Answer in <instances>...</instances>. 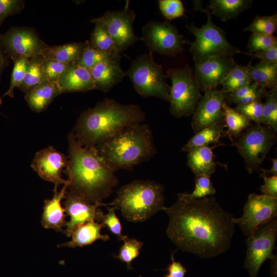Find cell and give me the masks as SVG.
Segmentation results:
<instances>
[{"mask_svg": "<svg viewBox=\"0 0 277 277\" xmlns=\"http://www.w3.org/2000/svg\"><path fill=\"white\" fill-rule=\"evenodd\" d=\"M163 210L169 217L167 234L181 250L208 259L229 248L234 217L214 197L187 200L177 196L171 206Z\"/></svg>", "mask_w": 277, "mask_h": 277, "instance_id": "1", "label": "cell"}, {"mask_svg": "<svg viewBox=\"0 0 277 277\" xmlns=\"http://www.w3.org/2000/svg\"><path fill=\"white\" fill-rule=\"evenodd\" d=\"M68 165L65 170L67 191L92 203L108 197L118 183L113 171L99 154L95 146L82 145L72 133L68 136Z\"/></svg>", "mask_w": 277, "mask_h": 277, "instance_id": "2", "label": "cell"}, {"mask_svg": "<svg viewBox=\"0 0 277 277\" xmlns=\"http://www.w3.org/2000/svg\"><path fill=\"white\" fill-rule=\"evenodd\" d=\"M145 117L138 105L107 98L82 113L71 133L82 145L96 146L125 128L143 123Z\"/></svg>", "mask_w": 277, "mask_h": 277, "instance_id": "3", "label": "cell"}, {"mask_svg": "<svg viewBox=\"0 0 277 277\" xmlns=\"http://www.w3.org/2000/svg\"><path fill=\"white\" fill-rule=\"evenodd\" d=\"M95 147L114 171L130 170L148 161L156 152L151 129L143 123L125 128Z\"/></svg>", "mask_w": 277, "mask_h": 277, "instance_id": "4", "label": "cell"}, {"mask_svg": "<svg viewBox=\"0 0 277 277\" xmlns=\"http://www.w3.org/2000/svg\"><path fill=\"white\" fill-rule=\"evenodd\" d=\"M164 188L154 181L136 180L122 186L108 205L119 209L128 221L143 222L163 210Z\"/></svg>", "mask_w": 277, "mask_h": 277, "instance_id": "5", "label": "cell"}, {"mask_svg": "<svg viewBox=\"0 0 277 277\" xmlns=\"http://www.w3.org/2000/svg\"><path fill=\"white\" fill-rule=\"evenodd\" d=\"M204 12L207 14V21L205 25L197 27L192 22L187 26L189 32L195 36L193 42L185 41V44L190 45L189 51L194 63L211 57H233L236 54L243 53V51L228 42L225 31L213 23L208 10H204Z\"/></svg>", "mask_w": 277, "mask_h": 277, "instance_id": "6", "label": "cell"}, {"mask_svg": "<svg viewBox=\"0 0 277 277\" xmlns=\"http://www.w3.org/2000/svg\"><path fill=\"white\" fill-rule=\"evenodd\" d=\"M127 75L136 92L144 97H156L168 101L170 86L161 65L155 62L149 52L136 57L131 63Z\"/></svg>", "mask_w": 277, "mask_h": 277, "instance_id": "7", "label": "cell"}, {"mask_svg": "<svg viewBox=\"0 0 277 277\" xmlns=\"http://www.w3.org/2000/svg\"><path fill=\"white\" fill-rule=\"evenodd\" d=\"M166 75L171 81L168 100L171 114L176 118L192 115L202 96L193 70L186 65L168 69Z\"/></svg>", "mask_w": 277, "mask_h": 277, "instance_id": "8", "label": "cell"}, {"mask_svg": "<svg viewBox=\"0 0 277 277\" xmlns=\"http://www.w3.org/2000/svg\"><path fill=\"white\" fill-rule=\"evenodd\" d=\"M275 133L269 126L251 125L233 142L243 157L249 173L259 170L276 141Z\"/></svg>", "mask_w": 277, "mask_h": 277, "instance_id": "9", "label": "cell"}, {"mask_svg": "<svg viewBox=\"0 0 277 277\" xmlns=\"http://www.w3.org/2000/svg\"><path fill=\"white\" fill-rule=\"evenodd\" d=\"M277 235L276 217L261 226L252 235L247 237V250L244 266L250 277H258L262 265L274 254Z\"/></svg>", "mask_w": 277, "mask_h": 277, "instance_id": "10", "label": "cell"}, {"mask_svg": "<svg viewBox=\"0 0 277 277\" xmlns=\"http://www.w3.org/2000/svg\"><path fill=\"white\" fill-rule=\"evenodd\" d=\"M142 34L141 39L151 52L174 56L183 50V36L168 21L149 22L143 27Z\"/></svg>", "mask_w": 277, "mask_h": 277, "instance_id": "11", "label": "cell"}, {"mask_svg": "<svg viewBox=\"0 0 277 277\" xmlns=\"http://www.w3.org/2000/svg\"><path fill=\"white\" fill-rule=\"evenodd\" d=\"M277 197L251 193L243 208L241 217L234 218L247 237L253 234L261 226L276 217Z\"/></svg>", "mask_w": 277, "mask_h": 277, "instance_id": "12", "label": "cell"}, {"mask_svg": "<svg viewBox=\"0 0 277 277\" xmlns=\"http://www.w3.org/2000/svg\"><path fill=\"white\" fill-rule=\"evenodd\" d=\"M3 49L13 61L25 58L30 59L43 56L49 46L42 41L31 29L13 27L1 35Z\"/></svg>", "mask_w": 277, "mask_h": 277, "instance_id": "13", "label": "cell"}, {"mask_svg": "<svg viewBox=\"0 0 277 277\" xmlns=\"http://www.w3.org/2000/svg\"><path fill=\"white\" fill-rule=\"evenodd\" d=\"M135 17L134 12L129 8V1H127L123 9L106 11L102 16L94 19L104 25L121 53L141 39L133 31Z\"/></svg>", "mask_w": 277, "mask_h": 277, "instance_id": "14", "label": "cell"}, {"mask_svg": "<svg viewBox=\"0 0 277 277\" xmlns=\"http://www.w3.org/2000/svg\"><path fill=\"white\" fill-rule=\"evenodd\" d=\"M227 94L217 89L204 92L192 114L191 126L194 133L224 122V106Z\"/></svg>", "mask_w": 277, "mask_h": 277, "instance_id": "15", "label": "cell"}, {"mask_svg": "<svg viewBox=\"0 0 277 277\" xmlns=\"http://www.w3.org/2000/svg\"><path fill=\"white\" fill-rule=\"evenodd\" d=\"M235 63L229 56L211 57L194 63L193 74L200 89L205 92L217 89Z\"/></svg>", "mask_w": 277, "mask_h": 277, "instance_id": "16", "label": "cell"}, {"mask_svg": "<svg viewBox=\"0 0 277 277\" xmlns=\"http://www.w3.org/2000/svg\"><path fill=\"white\" fill-rule=\"evenodd\" d=\"M64 199L65 213L70 216L64 231L68 236H70L73 229L79 225L91 221H101L104 213L99 207L108 205L90 203L83 197L67 190Z\"/></svg>", "mask_w": 277, "mask_h": 277, "instance_id": "17", "label": "cell"}, {"mask_svg": "<svg viewBox=\"0 0 277 277\" xmlns=\"http://www.w3.org/2000/svg\"><path fill=\"white\" fill-rule=\"evenodd\" d=\"M68 165V158L49 146L36 152L31 166L41 178L53 183L55 190L60 185L68 182L62 177V172Z\"/></svg>", "mask_w": 277, "mask_h": 277, "instance_id": "18", "label": "cell"}, {"mask_svg": "<svg viewBox=\"0 0 277 277\" xmlns=\"http://www.w3.org/2000/svg\"><path fill=\"white\" fill-rule=\"evenodd\" d=\"M121 54L111 56L89 70L96 89L107 92L123 80L126 72L121 67Z\"/></svg>", "mask_w": 277, "mask_h": 277, "instance_id": "19", "label": "cell"}, {"mask_svg": "<svg viewBox=\"0 0 277 277\" xmlns=\"http://www.w3.org/2000/svg\"><path fill=\"white\" fill-rule=\"evenodd\" d=\"M57 83L63 93L86 92L96 89L89 70L75 63L68 65Z\"/></svg>", "mask_w": 277, "mask_h": 277, "instance_id": "20", "label": "cell"}, {"mask_svg": "<svg viewBox=\"0 0 277 277\" xmlns=\"http://www.w3.org/2000/svg\"><path fill=\"white\" fill-rule=\"evenodd\" d=\"M69 181L64 185L62 189L54 191V195L50 200L44 202L41 224L43 227L53 229L57 231H62L63 227L66 226L65 211L61 205L62 200L65 198Z\"/></svg>", "mask_w": 277, "mask_h": 277, "instance_id": "21", "label": "cell"}, {"mask_svg": "<svg viewBox=\"0 0 277 277\" xmlns=\"http://www.w3.org/2000/svg\"><path fill=\"white\" fill-rule=\"evenodd\" d=\"M221 145L223 144L197 147L187 152V165L195 176H210L215 171L217 164L212 150Z\"/></svg>", "mask_w": 277, "mask_h": 277, "instance_id": "22", "label": "cell"}, {"mask_svg": "<svg viewBox=\"0 0 277 277\" xmlns=\"http://www.w3.org/2000/svg\"><path fill=\"white\" fill-rule=\"evenodd\" d=\"M61 93L63 92L57 82L46 79L26 93L25 99L31 110L40 112L45 110L54 98Z\"/></svg>", "mask_w": 277, "mask_h": 277, "instance_id": "23", "label": "cell"}, {"mask_svg": "<svg viewBox=\"0 0 277 277\" xmlns=\"http://www.w3.org/2000/svg\"><path fill=\"white\" fill-rule=\"evenodd\" d=\"M103 227L102 223L93 221L87 222L76 227L71 234V240L60 246L74 248L91 245L97 240L107 241L110 237L101 234Z\"/></svg>", "mask_w": 277, "mask_h": 277, "instance_id": "24", "label": "cell"}, {"mask_svg": "<svg viewBox=\"0 0 277 277\" xmlns=\"http://www.w3.org/2000/svg\"><path fill=\"white\" fill-rule=\"evenodd\" d=\"M252 0H211L208 11L221 21L225 22L236 18L251 6Z\"/></svg>", "mask_w": 277, "mask_h": 277, "instance_id": "25", "label": "cell"}, {"mask_svg": "<svg viewBox=\"0 0 277 277\" xmlns=\"http://www.w3.org/2000/svg\"><path fill=\"white\" fill-rule=\"evenodd\" d=\"M224 122L205 128L195 133L182 148V151L188 152L193 148L209 146L211 144H220L219 140L225 135Z\"/></svg>", "mask_w": 277, "mask_h": 277, "instance_id": "26", "label": "cell"}, {"mask_svg": "<svg viewBox=\"0 0 277 277\" xmlns=\"http://www.w3.org/2000/svg\"><path fill=\"white\" fill-rule=\"evenodd\" d=\"M85 43H71L65 45L48 46L45 50L43 57L58 62L70 65L75 63L80 58Z\"/></svg>", "mask_w": 277, "mask_h": 277, "instance_id": "27", "label": "cell"}, {"mask_svg": "<svg viewBox=\"0 0 277 277\" xmlns=\"http://www.w3.org/2000/svg\"><path fill=\"white\" fill-rule=\"evenodd\" d=\"M224 122L227 128L225 135L233 142L251 125V122L248 118L226 103L224 106Z\"/></svg>", "mask_w": 277, "mask_h": 277, "instance_id": "28", "label": "cell"}, {"mask_svg": "<svg viewBox=\"0 0 277 277\" xmlns=\"http://www.w3.org/2000/svg\"><path fill=\"white\" fill-rule=\"evenodd\" d=\"M252 82L264 85L270 90L277 88V63H260L248 64Z\"/></svg>", "mask_w": 277, "mask_h": 277, "instance_id": "29", "label": "cell"}, {"mask_svg": "<svg viewBox=\"0 0 277 277\" xmlns=\"http://www.w3.org/2000/svg\"><path fill=\"white\" fill-rule=\"evenodd\" d=\"M95 24L91 34L89 43L94 48L110 55L120 54L115 43L104 25L93 18L90 21Z\"/></svg>", "mask_w": 277, "mask_h": 277, "instance_id": "30", "label": "cell"}, {"mask_svg": "<svg viewBox=\"0 0 277 277\" xmlns=\"http://www.w3.org/2000/svg\"><path fill=\"white\" fill-rule=\"evenodd\" d=\"M44 60L43 56L29 60L25 78L19 88L25 93L46 80L43 66Z\"/></svg>", "mask_w": 277, "mask_h": 277, "instance_id": "31", "label": "cell"}, {"mask_svg": "<svg viewBox=\"0 0 277 277\" xmlns=\"http://www.w3.org/2000/svg\"><path fill=\"white\" fill-rule=\"evenodd\" d=\"M252 83L248 65L244 66L235 63L222 83L221 90L228 94Z\"/></svg>", "mask_w": 277, "mask_h": 277, "instance_id": "32", "label": "cell"}, {"mask_svg": "<svg viewBox=\"0 0 277 277\" xmlns=\"http://www.w3.org/2000/svg\"><path fill=\"white\" fill-rule=\"evenodd\" d=\"M263 103L261 124L269 126L277 131V88L266 92Z\"/></svg>", "mask_w": 277, "mask_h": 277, "instance_id": "33", "label": "cell"}, {"mask_svg": "<svg viewBox=\"0 0 277 277\" xmlns=\"http://www.w3.org/2000/svg\"><path fill=\"white\" fill-rule=\"evenodd\" d=\"M216 189L210 180V176L201 175L196 176L195 187L191 193H179L177 196L187 200H196L212 196L216 193Z\"/></svg>", "mask_w": 277, "mask_h": 277, "instance_id": "34", "label": "cell"}, {"mask_svg": "<svg viewBox=\"0 0 277 277\" xmlns=\"http://www.w3.org/2000/svg\"><path fill=\"white\" fill-rule=\"evenodd\" d=\"M277 30V15H256L252 22L244 29L252 33L273 35Z\"/></svg>", "mask_w": 277, "mask_h": 277, "instance_id": "35", "label": "cell"}, {"mask_svg": "<svg viewBox=\"0 0 277 277\" xmlns=\"http://www.w3.org/2000/svg\"><path fill=\"white\" fill-rule=\"evenodd\" d=\"M117 55H110L100 51L93 47L89 41H86L81 56L75 64L89 70L100 62Z\"/></svg>", "mask_w": 277, "mask_h": 277, "instance_id": "36", "label": "cell"}, {"mask_svg": "<svg viewBox=\"0 0 277 277\" xmlns=\"http://www.w3.org/2000/svg\"><path fill=\"white\" fill-rule=\"evenodd\" d=\"M124 242L118 255H114V258L126 263L127 269L130 270L132 269V262L139 255L143 243L135 239H129L128 237Z\"/></svg>", "mask_w": 277, "mask_h": 277, "instance_id": "37", "label": "cell"}, {"mask_svg": "<svg viewBox=\"0 0 277 277\" xmlns=\"http://www.w3.org/2000/svg\"><path fill=\"white\" fill-rule=\"evenodd\" d=\"M29 60L19 58L13 61L14 66L11 74L10 87L3 97L5 95H8L11 97L14 96V89L16 88H19L24 81Z\"/></svg>", "mask_w": 277, "mask_h": 277, "instance_id": "38", "label": "cell"}, {"mask_svg": "<svg viewBox=\"0 0 277 277\" xmlns=\"http://www.w3.org/2000/svg\"><path fill=\"white\" fill-rule=\"evenodd\" d=\"M277 45V38L273 35L252 33L247 44V52L265 50Z\"/></svg>", "mask_w": 277, "mask_h": 277, "instance_id": "39", "label": "cell"}, {"mask_svg": "<svg viewBox=\"0 0 277 277\" xmlns=\"http://www.w3.org/2000/svg\"><path fill=\"white\" fill-rule=\"evenodd\" d=\"M159 8L164 17L169 21L185 15V9L180 0H159Z\"/></svg>", "mask_w": 277, "mask_h": 277, "instance_id": "40", "label": "cell"}, {"mask_svg": "<svg viewBox=\"0 0 277 277\" xmlns=\"http://www.w3.org/2000/svg\"><path fill=\"white\" fill-rule=\"evenodd\" d=\"M263 103L258 100L245 105H239L234 108L255 124H261Z\"/></svg>", "mask_w": 277, "mask_h": 277, "instance_id": "41", "label": "cell"}, {"mask_svg": "<svg viewBox=\"0 0 277 277\" xmlns=\"http://www.w3.org/2000/svg\"><path fill=\"white\" fill-rule=\"evenodd\" d=\"M108 212L104 214L102 219V224L104 227H107L111 233L115 234L118 241H124L128 238L122 233V227L120 221L115 214V209L113 208H108Z\"/></svg>", "mask_w": 277, "mask_h": 277, "instance_id": "42", "label": "cell"}, {"mask_svg": "<svg viewBox=\"0 0 277 277\" xmlns=\"http://www.w3.org/2000/svg\"><path fill=\"white\" fill-rule=\"evenodd\" d=\"M68 65L53 60L45 59L43 66L46 79L51 82H57Z\"/></svg>", "mask_w": 277, "mask_h": 277, "instance_id": "43", "label": "cell"}, {"mask_svg": "<svg viewBox=\"0 0 277 277\" xmlns=\"http://www.w3.org/2000/svg\"><path fill=\"white\" fill-rule=\"evenodd\" d=\"M24 2L18 0H0V26L9 16L19 12L23 8Z\"/></svg>", "mask_w": 277, "mask_h": 277, "instance_id": "44", "label": "cell"}, {"mask_svg": "<svg viewBox=\"0 0 277 277\" xmlns=\"http://www.w3.org/2000/svg\"><path fill=\"white\" fill-rule=\"evenodd\" d=\"M260 85V84L252 82L249 85L233 90L227 94L225 100L226 103L227 105L235 104L237 105L242 98L257 90Z\"/></svg>", "mask_w": 277, "mask_h": 277, "instance_id": "45", "label": "cell"}, {"mask_svg": "<svg viewBox=\"0 0 277 277\" xmlns=\"http://www.w3.org/2000/svg\"><path fill=\"white\" fill-rule=\"evenodd\" d=\"M260 177L264 179V184L261 186L260 190L262 194L277 197V175L268 176L263 171Z\"/></svg>", "mask_w": 277, "mask_h": 277, "instance_id": "46", "label": "cell"}, {"mask_svg": "<svg viewBox=\"0 0 277 277\" xmlns=\"http://www.w3.org/2000/svg\"><path fill=\"white\" fill-rule=\"evenodd\" d=\"M243 53L252 58H259L260 62L277 63V45L263 51L252 53L243 52Z\"/></svg>", "mask_w": 277, "mask_h": 277, "instance_id": "47", "label": "cell"}, {"mask_svg": "<svg viewBox=\"0 0 277 277\" xmlns=\"http://www.w3.org/2000/svg\"><path fill=\"white\" fill-rule=\"evenodd\" d=\"M175 252L171 253V262L165 270L168 271V274L171 277H185L187 269L180 262L174 260V253Z\"/></svg>", "mask_w": 277, "mask_h": 277, "instance_id": "48", "label": "cell"}, {"mask_svg": "<svg viewBox=\"0 0 277 277\" xmlns=\"http://www.w3.org/2000/svg\"><path fill=\"white\" fill-rule=\"evenodd\" d=\"M8 56L5 53L1 42V35H0V81L1 78V75L4 69L8 65Z\"/></svg>", "mask_w": 277, "mask_h": 277, "instance_id": "49", "label": "cell"}, {"mask_svg": "<svg viewBox=\"0 0 277 277\" xmlns=\"http://www.w3.org/2000/svg\"><path fill=\"white\" fill-rule=\"evenodd\" d=\"M271 167L269 170H265L262 168L260 170L263 171L266 175L271 174L272 175H277V159L276 158H272Z\"/></svg>", "mask_w": 277, "mask_h": 277, "instance_id": "50", "label": "cell"}, {"mask_svg": "<svg viewBox=\"0 0 277 277\" xmlns=\"http://www.w3.org/2000/svg\"><path fill=\"white\" fill-rule=\"evenodd\" d=\"M271 261V272L272 274V277H276V255H274L272 258L270 259Z\"/></svg>", "mask_w": 277, "mask_h": 277, "instance_id": "51", "label": "cell"}, {"mask_svg": "<svg viewBox=\"0 0 277 277\" xmlns=\"http://www.w3.org/2000/svg\"><path fill=\"white\" fill-rule=\"evenodd\" d=\"M2 97H0V105L2 104Z\"/></svg>", "mask_w": 277, "mask_h": 277, "instance_id": "52", "label": "cell"}, {"mask_svg": "<svg viewBox=\"0 0 277 277\" xmlns=\"http://www.w3.org/2000/svg\"><path fill=\"white\" fill-rule=\"evenodd\" d=\"M164 277H171L170 275H169V274L165 276Z\"/></svg>", "mask_w": 277, "mask_h": 277, "instance_id": "53", "label": "cell"}]
</instances>
